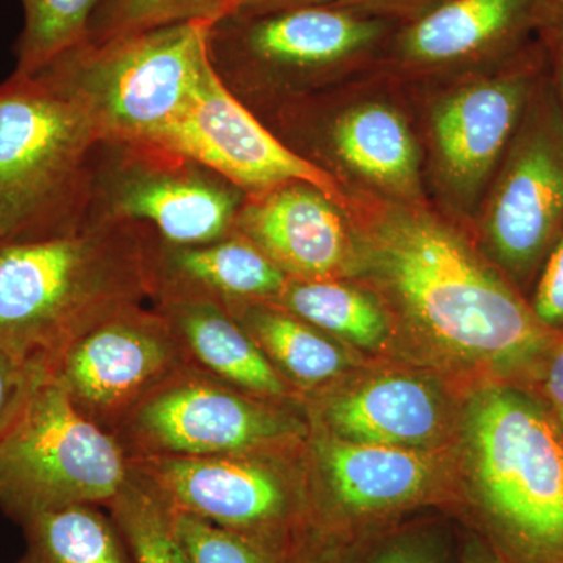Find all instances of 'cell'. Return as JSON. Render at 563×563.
Here are the masks:
<instances>
[{
  "label": "cell",
  "instance_id": "1",
  "mask_svg": "<svg viewBox=\"0 0 563 563\" xmlns=\"http://www.w3.org/2000/svg\"><path fill=\"white\" fill-rule=\"evenodd\" d=\"M352 280L390 314L399 362L463 391L487 384L531 390L561 336L461 232L410 202L354 228Z\"/></svg>",
  "mask_w": 563,
  "mask_h": 563
},
{
  "label": "cell",
  "instance_id": "2",
  "mask_svg": "<svg viewBox=\"0 0 563 563\" xmlns=\"http://www.w3.org/2000/svg\"><path fill=\"white\" fill-rule=\"evenodd\" d=\"M448 517L504 563H563V431L529 388L463 396Z\"/></svg>",
  "mask_w": 563,
  "mask_h": 563
},
{
  "label": "cell",
  "instance_id": "3",
  "mask_svg": "<svg viewBox=\"0 0 563 563\" xmlns=\"http://www.w3.org/2000/svg\"><path fill=\"white\" fill-rule=\"evenodd\" d=\"M152 295V233L131 222L0 240V344L51 374L92 325Z\"/></svg>",
  "mask_w": 563,
  "mask_h": 563
},
{
  "label": "cell",
  "instance_id": "4",
  "mask_svg": "<svg viewBox=\"0 0 563 563\" xmlns=\"http://www.w3.org/2000/svg\"><path fill=\"white\" fill-rule=\"evenodd\" d=\"M102 143L88 111L41 74L0 84V240L84 228Z\"/></svg>",
  "mask_w": 563,
  "mask_h": 563
},
{
  "label": "cell",
  "instance_id": "5",
  "mask_svg": "<svg viewBox=\"0 0 563 563\" xmlns=\"http://www.w3.org/2000/svg\"><path fill=\"white\" fill-rule=\"evenodd\" d=\"M211 25L174 22L84 43L35 74L88 111L103 143L152 144L213 68Z\"/></svg>",
  "mask_w": 563,
  "mask_h": 563
},
{
  "label": "cell",
  "instance_id": "6",
  "mask_svg": "<svg viewBox=\"0 0 563 563\" xmlns=\"http://www.w3.org/2000/svg\"><path fill=\"white\" fill-rule=\"evenodd\" d=\"M306 443L261 453L129 461L133 474L173 512L290 559L313 528Z\"/></svg>",
  "mask_w": 563,
  "mask_h": 563
},
{
  "label": "cell",
  "instance_id": "7",
  "mask_svg": "<svg viewBox=\"0 0 563 563\" xmlns=\"http://www.w3.org/2000/svg\"><path fill=\"white\" fill-rule=\"evenodd\" d=\"M131 476L120 440L84 417L52 376L0 442V509L20 525L77 504L107 507Z\"/></svg>",
  "mask_w": 563,
  "mask_h": 563
},
{
  "label": "cell",
  "instance_id": "8",
  "mask_svg": "<svg viewBox=\"0 0 563 563\" xmlns=\"http://www.w3.org/2000/svg\"><path fill=\"white\" fill-rule=\"evenodd\" d=\"M309 435L302 404L258 398L192 366L144 399L114 433L129 459L288 450Z\"/></svg>",
  "mask_w": 563,
  "mask_h": 563
},
{
  "label": "cell",
  "instance_id": "9",
  "mask_svg": "<svg viewBox=\"0 0 563 563\" xmlns=\"http://www.w3.org/2000/svg\"><path fill=\"white\" fill-rule=\"evenodd\" d=\"M306 462L314 528L347 543L412 515L444 514L451 503V448L351 443L310 428Z\"/></svg>",
  "mask_w": 563,
  "mask_h": 563
},
{
  "label": "cell",
  "instance_id": "10",
  "mask_svg": "<svg viewBox=\"0 0 563 563\" xmlns=\"http://www.w3.org/2000/svg\"><path fill=\"white\" fill-rule=\"evenodd\" d=\"M244 199L235 185L176 152L102 143L87 222H131L177 246L211 243L235 232Z\"/></svg>",
  "mask_w": 563,
  "mask_h": 563
},
{
  "label": "cell",
  "instance_id": "11",
  "mask_svg": "<svg viewBox=\"0 0 563 563\" xmlns=\"http://www.w3.org/2000/svg\"><path fill=\"white\" fill-rule=\"evenodd\" d=\"M562 232L563 113L554 88H536L488 196L481 252L521 290Z\"/></svg>",
  "mask_w": 563,
  "mask_h": 563
},
{
  "label": "cell",
  "instance_id": "12",
  "mask_svg": "<svg viewBox=\"0 0 563 563\" xmlns=\"http://www.w3.org/2000/svg\"><path fill=\"white\" fill-rule=\"evenodd\" d=\"M466 391L407 363L376 362L303 396L310 428L344 442L440 451L453 446Z\"/></svg>",
  "mask_w": 563,
  "mask_h": 563
},
{
  "label": "cell",
  "instance_id": "13",
  "mask_svg": "<svg viewBox=\"0 0 563 563\" xmlns=\"http://www.w3.org/2000/svg\"><path fill=\"white\" fill-rule=\"evenodd\" d=\"M190 366L165 314L133 303L70 343L52 377L84 417L114 435L144 399Z\"/></svg>",
  "mask_w": 563,
  "mask_h": 563
},
{
  "label": "cell",
  "instance_id": "14",
  "mask_svg": "<svg viewBox=\"0 0 563 563\" xmlns=\"http://www.w3.org/2000/svg\"><path fill=\"white\" fill-rule=\"evenodd\" d=\"M151 146L206 166L247 196L303 181L333 201L342 198L331 174L268 131L222 81L214 66L176 121Z\"/></svg>",
  "mask_w": 563,
  "mask_h": 563
},
{
  "label": "cell",
  "instance_id": "15",
  "mask_svg": "<svg viewBox=\"0 0 563 563\" xmlns=\"http://www.w3.org/2000/svg\"><path fill=\"white\" fill-rule=\"evenodd\" d=\"M383 35V25L322 5L229 16L210 31V55L225 85L290 84L350 60Z\"/></svg>",
  "mask_w": 563,
  "mask_h": 563
},
{
  "label": "cell",
  "instance_id": "16",
  "mask_svg": "<svg viewBox=\"0 0 563 563\" xmlns=\"http://www.w3.org/2000/svg\"><path fill=\"white\" fill-rule=\"evenodd\" d=\"M536 84L525 70L465 85L432 111L440 184L451 201L472 210L512 141Z\"/></svg>",
  "mask_w": 563,
  "mask_h": 563
},
{
  "label": "cell",
  "instance_id": "17",
  "mask_svg": "<svg viewBox=\"0 0 563 563\" xmlns=\"http://www.w3.org/2000/svg\"><path fill=\"white\" fill-rule=\"evenodd\" d=\"M235 232L291 279H351L355 232L331 196L303 181L246 195Z\"/></svg>",
  "mask_w": 563,
  "mask_h": 563
},
{
  "label": "cell",
  "instance_id": "18",
  "mask_svg": "<svg viewBox=\"0 0 563 563\" xmlns=\"http://www.w3.org/2000/svg\"><path fill=\"white\" fill-rule=\"evenodd\" d=\"M152 306L172 324L192 368L258 398L302 404L301 395L277 373L221 302L173 296L155 299Z\"/></svg>",
  "mask_w": 563,
  "mask_h": 563
},
{
  "label": "cell",
  "instance_id": "19",
  "mask_svg": "<svg viewBox=\"0 0 563 563\" xmlns=\"http://www.w3.org/2000/svg\"><path fill=\"white\" fill-rule=\"evenodd\" d=\"M152 301L173 296L221 303L274 301L288 276L239 232L218 242L166 244L152 235Z\"/></svg>",
  "mask_w": 563,
  "mask_h": 563
},
{
  "label": "cell",
  "instance_id": "20",
  "mask_svg": "<svg viewBox=\"0 0 563 563\" xmlns=\"http://www.w3.org/2000/svg\"><path fill=\"white\" fill-rule=\"evenodd\" d=\"M246 329L277 373L303 396L376 363L269 301L222 303Z\"/></svg>",
  "mask_w": 563,
  "mask_h": 563
},
{
  "label": "cell",
  "instance_id": "21",
  "mask_svg": "<svg viewBox=\"0 0 563 563\" xmlns=\"http://www.w3.org/2000/svg\"><path fill=\"white\" fill-rule=\"evenodd\" d=\"M369 362H399L390 314L352 279H291L274 301Z\"/></svg>",
  "mask_w": 563,
  "mask_h": 563
},
{
  "label": "cell",
  "instance_id": "22",
  "mask_svg": "<svg viewBox=\"0 0 563 563\" xmlns=\"http://www.w3.org/2000/svg\"><path fill=\"white\" fill-rule=\"evenodd\" d=\"M332 150L362 179L404 201L420 192V152L402 114L387 103L366 102L333 121Z\"/></svg>",
  "mask_w": 563,
  "mask_h": 563
},
{
  "label": "cell",
  "instance_id": "23",
  "mask_svg": "<svg viewBox=\"0 0 563 563\" xmlns=\"http://www.w3.org/2000/svg\"><path fill=\"white\" fill-rule=\"evenodd\" d=\"M542 0H450L415 22L401 41L415 65L466 60L517 35Z\"/></svg>",
  "mask_w": 563,
  "mask_h": 563
},
{
  "label": "cell",
  "instance_id": "24",
  "mask_svg": "<svg viewBox=\"0 0 563 563\" xmlns=\"http://www.w3.org/2000/svg\"><path fill=\"white\" fill-rule=\"evenodd\" d=\"M21 526L27 550L20 563H133L117 525L99 506L62 507Z\"/></svg>",
  "mask_w": 563,
  "mask_h": 563
},
{
  "label": "cell",
  "instance_id": "25",
  "mask_svg": "<svg viewBox=\"0 0 563 563\" xmlns=\"http://www.w3.org/2000/svg\"><path fill=\"white\" fill-rule=\"evenodd\" d=\"M457 523L429 510L355 537L343 563H457Z\"/></svg>",
  "mask_w": 563,
  "mask_h": 563
},
{
  "label": "cell",
  "instance_id": "26",
  "mask_svg": "<svg viewBox=\"0 0 563 563\" xmlns=\"http://www.w3.org/2000/svg\"><path fill=\"white\" fill-rule=\"evenodd\" d=\"M103 0H21L24 27L16 44L14 74L31 76L66 52L87 43L96 10Z\"/></svg>",
  "mask_w": 563,
  "mask_h": 563
},
{
  "label": "cell",
  "instance_id": "27",
  "mask_svg": "<svg viewBox=\"0 0 563 563\" xmlns=\"http://www.w3.org/2000/svg\"><path fill=\"white\" fill-rule=\"evenodd\" d=\"M107 509L133 563H192L174 526L173 510L133 472Z\"/></svg>",
  "mask_w": 563,
  "mask_h": 563
},
{
  "label": "cell",
  "instance_id": "28",
  "mask_svg": "<svg viewBox=\"0 0 563 563\" xmlns=\"http://www.w3.org/2000/svg\"><path fill=\"white\" fill-rule=\"evenodd\" d=\"M225 0H103L92 16L88 43L184 21L217 22Z\"/></svg>",
  "mask_w": 563,
  "mask_h": 563
},
{
  "label": "cell",
  "instance_id": "29",
  "mask_svg": "<svg viewBox=\"0 0 563 563\" xmlns=\"http://www.w3.org/2000/svg\"><path fill=\"white\" fill-rule=\"evenodd\" d=\"M174 515V526L192 563H288L217 526L190 515Z\"/></svg>",
  "mask_w": 563,
  "mask_h": 563
},
{
  "label": "cell",
  "instance_id": "30",
  "mask_svg": "<svg viewBox=\"0 0 563 563\" xmlns=\"http://www.w3.org/2000/svg\"><path fill=\"white\" fill-rule=\"evenodd\" d=\"M52 374L0 344V442L5 439Z\"/></svg>",
  "mask_w": 563,
  "mask_h": 563
},
{
  "label": "cell",
  "instance_id": "31",
  "mask_svg": "<svg viewBox=\"0 0 563 563\" xmlns=\"http://www.w3.org/2000/svg\"><path fill=\"white\" fill-rule=\"evenodd\" d=\"M529 303L544 328L563 339V232L540 269Z\"/></svg>",
  "mask_w": 563,
  "mask_h": 563
},
{
  "label": "cell",
  "instance_id": "32",
  "mask_svg": "<svg viewBox=\"0 0 563 563\" xmlns=\"http://www.w3.org/2000/svg\"><path fill=\"white\" fill-rule=\"evenodd\" d=\"M531 391L539 396L563 431V339L554 343Z\"/></svg>",
  "mask_w": 563,
  "mask_h": 563
},
{
  "label": "cell",
  "instance_id": "33",
  "mask_svg": "<svg viewBox=\"0 0 563 563\" xmlns=\"http://www.w3.org/2000/svg\"><path fill=\"white\" fill-rule=\"evenodd\" d=\"M347 542L313 528L303 536L288 563H343Z\"/></svg>",
  "mask_w": 563,
  "mask_h": 563
},
{
  "label": "cell",
  "instance_id": "34",
  "mask_svg": "<svg viewBox=\"0 0 563 563\" xmlns=\"http://www.w3.org/2000/svg\"><path fill=\"white\" fill-rule=\"evenodd\" d=\"M322 2L324 0H225L220 20L229 16H257L299 7L321 5Z\"/></svg>",
  "mask_w": 563,
  "mask_h": 563
},
{
  "label": "cell",
  "instance_id": "35",
  "mask_svg": "<svg viewBox=\"0 0 563 563\" xmlns=\"http://www.w3.org/2000/svg\"><path fill=\"white\" fill-rule=\"evenodd\" d=\"M457 563H504L476 533L457 525Z\"/></svg>",
  "mask_w": 563,
  "mask_h": 563
},
{
  "label": "cell",
  "instance_id": "36",
  "mask_svg": "<svg viewBox=\"0 0 563 563\" xmlns=\"http://www.w3.org/2000/svg\"><path fill=\"white\" fill-rule=\"evenodd\" d=\"M555 11V98L563 113V9Z\"/></svg>",
  "mask_w": 563,
  "mask_h": 563
},
{
  "label": "cell",
  "instance_id": "37",
  "mask_svg": "<svg viewBox=\"0 0 563 563\" xmlns=\"http://www.w3.org/2000/svg\"><path fill=\"white\" fill-rule=\"evenodd\" d=\"M554 7H559V9H563V0H551Z\"/></svg>",
  "mask_w": 563,
  "mask_h": 563
},
{
  "label": "cell",
  "instance_id": "38",
  "mask_svg": "<svg viewBox=\"0 0 563 563\" xmlns=\"http://www.w3.org/2000/svg\"><path fill=\"white\" fill-rule=\"evenodd\" d=\"M346 2H373V0H346Z\"/></svg>",
  "mask_w": 563,
  "mask_h": 563
}]
</instances>
